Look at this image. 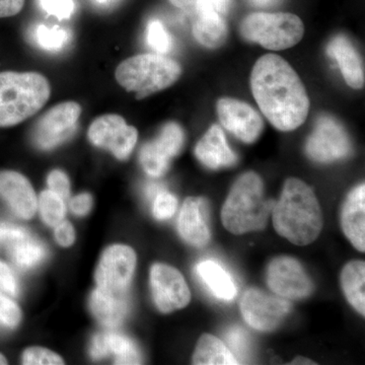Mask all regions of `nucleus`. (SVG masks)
Masks as SVG:
<instances>
[{
  "label": "nucleus",
  "instance_id": "1",
  "mask_svg": "<svg viewBox=\"0 0 365 365\" xmlns=\"http://www.w3.org/2000/svg\"><path fill=\"white\" fill-rule=\"evenodd\" d=\"M255 100L264 116L280 131H292L306 121L309 98L299 76L282 57L262 56L251 74Z\"/></svg>",
  "mask_w": 365,
  "mask_h": 365
},
{
  "label": "nucleus",
  "instance_id": "2",
  "mask_svg": "<svg viewBox=\"0 0 365 365\" xmlns=\"http://www.w3.org/2000/svg\"><path fill=\"white\" fill-rule=\"evenodd\" d=\"M273 225L281 237L297 246H307L318 239L323 217L313 189L297 178H289L272 208Z\"/></svg>",
  "mask_w": 365,
  "mask_h": 365
},
{
  "label": "nucleus",
  "instance_id": "3",
  "mask_svg": "<svg viewBox=\"0 0 365 365\" xmlns=\"http://www.w3.org/2000/svg\"><path fill=\"white\" fill-rule=\"evenodd\" d=\"M274 203L265 198L263 182L259 175L245 173L235 181L223 204V227L237 235L264 230Z\"/></svg>",
  "mask_w": 365,
  "mask_h": 365
},
{
  "label": "nucleus",
  "instance_id": "4",
  "mask_svg": "<svg viewBox=\"0 0 365 365\" xmlns=\"http://www.w3.org/2000/svg\"><path fill=\"white\" fill-rule=\"evenodd\" d=\"M49 81L38 72H0V128L16 126L44 107Z\"/></svg>",
  "mask_w": 365,
  "mask_h": 365
},
{
  "label": "nucleus",
  "instance_id": "5",
  "mask_svg": "<svg viewBox=\"0 0 365 365\" xmlns=\"http://www.w3.org/2000/svg\"><path fill=\"white\" fill-rule=\"evenodd\" d=\"M182 67L162 54H139L118 66L115 78L125 90L143 98L170 88L180 78Z\"/></svg>",
  "mask_w": 365,
  "mask_h": 365
},
{
  "label": "nucleus",
  "instance_id": "6",
  "mask_svg": "<svg viewBox=\"0 0 365 365\" xmlns=\"http://www.w3.org/2000/svg\"><path fill=\"white\" fill-rule=\"evenodd\" d=\"M241 33L250 42L278 51L297 45L304 37V26L295 14L255 13L242 21Z\"/></svg>",
  "mask_w": 365,
  "mask_h": 365
},
{
  "label": "nucleus",
  "instance_id": "7",
  "mask_svg": "<svg viewBox=\"0 0 365 365\" xmlns=\"http://www.w3.org/2000/svg\"><path fill=\"white\" fill-rule=\"evenodd\" d=\"M81 114V105L76 102L54 106L36 122L32 131L34 143L42 150H54L76 133Z\"/></svg>",
  "mask_w": 365,
  "mask_h": 365
},
{
  "label": "nucleus",
  "instance_id": "8",
  "mask_svg": "<svg viewBox=\"0 0 365 365\" xmlns=\"http://www.w3.org/2000/svg\"><path fill=\"white\" fill-rule=\"evenodd\" d=\"M292 304L278 295L268 294L257 288L247 290L241 300V312L245 321L261 332H270L283 323Z\"/></svg>",
  "mask_w": 365,
  "mask_h": 365
},
{
  "label": "nucleus",
  "instance_id": "9",
  "mask_svg": "<svg viewBox=\"0 0 365 365\" xmlns=\"http://www.w3.org/2000/svg\"><path fill=\"white\" fill-rule=\"evenodd\" d=\"M93 145L111 151L118 160H127L135 148L138 132L116 114L103 115L93 120L88 131Z\"/></svg>",
  "mask_w": 365,
  "mask_h": 365
},
{
  "label": "nucleus",
  "instance_id": "10",
  "mask_svg": "<svg viewBox=\"0 0 365 365\" xmlns=\"http://www.w3.org/2000/svg\"><path fill=\"white\" fill-rule=\"evenodd\" d=\"M136 267L134 250L124 245L109 247L101 257L96 282L98 288L112 294L128 292Z\"/></svg>",
  "mask_w": 365,
  "mask_h": 365
},
{
  "label": "nucleus",
  "instance_id": "11",
  "mask_svg": "<svg viewBox=\"0 0 365 365\" xmlns=\"http://www.w3.org/2000/svg\"><path fill=\"white\" fill-rule=\"evenodd\" d=\"M351 150V141L344 127L333 117H319L307 141L309 158L314 162L331 163L348 157Z\"/></svg>",
  "mask_w": 365,
  "mask_h": 365
},
{
  "label": "nucleus",
  "instance_id": "12",
  "mask_svg": "<svg viewBox=\"0 0 365 365\" xmlns=\"http://www.w3.org/2000/svg\"><path fill=\"white\" fill-rule=\"evenodd\" d=\"M271 290L285 299H307L313 294L314 284L299 261L292 257L274 259L267 270Z\"/></svg>",
  "mask_w": 365,
  "mask_h": 365
},
{
  "label": "nucleus",
  "instance_id": "13",
  "mask_svg": "<svg viewBox=\"0 0 365 365\" xmlns=\"http://www.w3.org/2000/svg\"><path fill=\"white\" fill-rule=\"evenodd\" d=\"M150 287L158 311L172 313L184 309L191 300V292L176 268L165 264H155L150 269Z\"/></svg>",
  "mask_w": 365,
  "mask_h": 365
},
{
  "label": "nucleus",
  "instance_id": "14",
  "mask_svg": "<svg viewBox=\"0 0 365 365\" xmlns=\"http://www.w3.org/2000/svg\"><path fill=\"white\" fill-rule=\"evenodd\" d=\"M184 138L181 126L170 122L163 127L160 135L155 140L144 144L139 158L146 174L153 178L165 175L172 158L181 151Z\"/></svg>",
  "mask_w": 365,
  "mask_h": 365
},
{
  "label": "nucleus",
  "instance_id": "15",
  "mask_svg": "<svg viewBox=\"0 0 365 365\" xmlns=\"http://www.w3.org/2000/svg\"><path fill=\"white\" fill-rule=\"evenodd\" d=\"M217 114L222 126L244 143H255L263 131L260 115L242 101L220 98L217 102Z\"/></svg>",
  "mask_w": 365,
  "mask_h": 365
},
{
  "label": "nucleus",
  "instance_id": "16",
  "mask_svg": "<svg viewBox=\"0 0 365 365\" xmlns=\"http://www.w3.org/2000/svg\"><path fill=\"white\" fill-rule=\"evenodd\" d=\"M0 198L23 220L32 218L38 208V199L30 181L14 170L0 172Z\"/></svg>",
  "mask_w": 365,
  "mask_h": 365
},
{
  "label": "nucleus",
  "instance_id": "17",
  "mask_svg": "<svg viewBox=\"0 0 365 365\" xmlns=\"http://www.w3.org/2000/svg\"><path fill=\"white\" fill-rule=\"evenodd\" d=\"M178 230L185 242L196 248H203L210 241L207 202L199 197H189L182 204L178 220Z\"/></svg>",
  "mask_w": 365,
  "mask_h": 365
},
{
  "label": "nucleus",
  "instance_id": "18",
  "mask_svg": "<svg viewBox=\"0 0 365 365\" xmlns=\"http://www.w3.org/2000/svg\"><path fill=\"white\" fill-rule=\"evenodd\" d=\"M91 355L95 360L114 356L116 364H143L140 351L135 343L122 334L113 332L97 334L91 341Z\"/></svg>",
  "mask_w": 365,
  "mask_h": 365
},
{
  "label": "nucleus",
  "instance_id": "19",
  "mask_svg": "<svg viewBox=\"0 0 365 365\" xmlns=\"http://www.w3.org/2000/svg\"><path fill=\"white\" fill-rule=\"evenodd\" d=\"M327 54L337 62L343 78L350 88H364L365 76L364 62L359 53L345 36H336L327 47Z\"/></svg>",
  "mask_w": 365,
  "mask_h": 365
},
{
  "label": "nucleus",
  "instance_id": "20",
  "mask_svg": "<svg viewBox=\"0 0 365 365\" xmlns=\"http://www.w3.org/2000/svg\"><path fill=\"white\" fill-rule=\"evenodd\" d=\"M196 158L206 168L212 170L232 167L237 162V155L230 150L225 133L218 125H213L199 140Z\"/></svg>",
  "mask_w": 365,
  "mask_h": 365
},
{
  "label": "nucleus",
  "instance_id": "21",
  "mask_svg": "<svg viewBox=\"0 0 365 365\" xmlns=\"http://www.w3.org/2000/svg\"><path fill=\"white\" fill-rule=\"evenodd\" d=\"M341 225L350 242L359 252L365 251V185L360 184L348 194L343 205Z\"/></svg>",
  "mask_w": 365,
  "mask_h": 365
},
{
  "label": "nucleus",
  "instance_id": "22",
  "mask_svg": "<svg viewBox=\"0 0 365 365\" xmlns=\"http://www.w3.org/2000/svg\"><path fill=\"white\" fill-rule=\"evenodd\" d=\"M91 309L96 319L107 328L121 325L130 311V297L126 294H112L96 288L91 297Z\"/></svg>",
  "mask_w": 365,
  "mask_h": 365
},
{
  "label": "nucleus",
  "instance_id": "23",
  "mask_svg": "<svg viewBox=\"0 0 365 365\" xmlns=\"http://www.w3.org/2000/svg\"><path fill=\"white\" fill-rule=\"evenodd\" d=\"M197 274L217 299L230 302L237 297V289L234 279L217 262L213 260L200 262L197 265Z\"/></svg>",
  "mask_w": 365,
  "mask_h": 365
},
{
  "label": "nucleus",
  "instance_id": "24",
  "mask_svg": "<svg viewBox=\"0 0 365 365\" xmlns=\"http://www.w3.org/2000/svg\"><path fill=\"white\" fill-rule=\"evenodd\" d=\"M193 364L196 365H230L239 364V360L230 351V348L210 334H203L197 343L193 355Z\"/></svg>",
  "mask_w": 365,
  "mask_h": 365
},
{
  "label": "nucleus",
  "instance_id": "25",
  "mask_svg": "<svg viewBox=\"0 0 365 365\" xmlns=\"http://www.w3.org/2000/svg\"><path fill=\"white\" fill-rule=\"evenodd\" d=\"M341 284L346 299L360 314H365V264L349 262L341 273Z\"/></svg>",
  "mask_w": 365,
  "mask_h": 365
},
{
  "label": "nucleus",
  "instance_id": "26",
  "mask_svg": "<svg viewBox=\"0 0 365 365\" xmlns=\"http://www.w3.org/2000/svg\"><path fill=\"white\" fill-rule=\"evenodd\" d=\"M193 34L201 45L216 49L225 44L227 38V26L222 14L209 11L193 21Z\"/></svg>",
  "mask_w": 365,
  "mask_h": 365
},
{
  "label": "nucleus",
  "instance_id": "27",
  "mask_svg": "<svg viewBox=\"0 0 365 365\" xmlns=\"http://www.w3.org/2000/svg\"><path fill=\"white\" fill-rule=\"evenodd\" d=\"M9 253L16 266L21 269H30L39 265L44 260L47 251L42 242L30 237L9 246Z\"/></svg>",
  "mask_w": 365,
  "mask_h": 365
},
{
  "label": "nucleus",
  "instance_id": "28",
  "mask_svg": "<svg viewBox=\"0 0 365 365\" xmlns=\"http://www.w3.org/2000/svg\"><path fill=\"white\" fill-rule=\"evenodd\" d=\"M38 208L43 222L49 227H55L61 222L66 213L64 199L51 190H46L41 193L38 199Z\"/></svg>",
  "mask_w": 365,
  "mask_h": 365
},
{
  "label": "nucleus",
  "instance_id": "29",
  "mask_svg": "<svg viewBox=\"0 0 365 365\" xmlns=\"http://www.w3.org/2000/svg\"><path fill=\"white\" fill-rule=\"evenodd\" d=\"M71 33L59 26L50 29L44 25L38 26L36 31V40L38 45L48 51H58L68 43Z\"/></svg>",
  "mask_w": 365,
  "mask_h": 365
},
{
  "label": "nucleus",
  "instance_id": "30",
  "mask_svg": "<svg viewBox=\"0 0 365 365\" xmlns=\"http://www.w3.org/2000/svg\"><path fill=\"white\" fill-rule=\"evenodd\" d=\"M146 37H148V45L158 54H165L172 49V37L160 21H151L148 24Z\"/></svg>",
  "mask_w": 365,
  "mask_h": 365
},
{
  "label": "nucleus",
  "instance_id": "31",
  "mask_svg": "<svg viewBox=\"0 0 365 365\" xmlns=\"http://www.w3.org/2000/svg\"><path fill=\"white\" fill-rule=\"evenodd\" d=\"M178 199L170 192L160 190L153 199V212L158 220H167L176 213Z\"/></svg>",
  "mask_w": 365,
  "mask_h": 365
},
{
  "label": "nucleus",
  "instance_id": "32",
  "mask_svg": "<svg viewBox=\"0 0 365 365\" xmlns=\"http://www.w3.org/2000/svg\"><path fill=\"white\" fill-rule=\"evenodd\" d=\"M23 364L26 365L64 364L63 359L56 353L42 347H31L24 352Z\"/></svg>",
  "mask_w": 365,
  "mask_h": 365
},
{
  "label": "nucleus",
  "instance_id": "33",
  "mask_svg": "<svg viewBox=\"0 0 365 365\" xmlns=\"http://www.w3.org/2000/svg\"><path fill=\"white\" fill-rule=\"evenodd\" d=\"M21 309L18 304L0 292V324L7 328H16L20 324Z\"/></svg>",
  "mask_w": 365,
  "mask_h": 365
},
{
  "label": "nucleus",
  "instance_id": "34",
  "mask_svg": "<svg viewBox=\"0 0 365 365\" xmlns=\"http://www.w3.org/2000/svg\"><path fill=\"white\" fill-rule=\"evenodd\" d=\"M39 4L46 13L59 20L71 18L76 9L73 0H39Z\"/></svg>",
  "mask_w": 365,
  "mask_h": 365
},
{
  "label": "nucleus",
  "instance_id": "35",
  "mask_svg": "<svg viewBox=\"0 0 365 365\" xmlns=\"http://www.w3.org/2000/svg\"><path fill=\"white\" fill-rule=\"evenodd\" d=\"M30 237L31 235L25 228L13 223L0 222V246L9 248L11 245Z\"/></svg>",
  "mask_w": 365,
  "mask_h": 365
},
{
  "label": "nucleus",
  "instance_id": "36",
  "mask_svg": "<svg viewBox=\"0 0 365 365\" xmlns=\"http://www.w3.org/2000/svg\"><path fill=\"white\" fill-rule=\"evenodd\" d=\"M170 2L173 6L181 9L185 13L189 14L193 21L210 11H215L207 0H170Z\"/></svg>",
  "mask_w": 365,
  "mask_h": 365
},
{
  "label": "nucleus",
  "instance_id": "37",
  "mask_svg": "<svg viewBox=\"0 0 365 365\" xmlns=\"http://www.w3.org/2000/svg\"><path fill=\"white\" fill-rule=\"evenodd\" d=\"M47 182L49 190L63 198L64 200L71 195V182H69L66 173L62 170H52L48 176Z\"/></svg>",
  "mask_w": 365,
  "mask_h": 365
},
{
  "label": "nucleus",
  "instance_id": "38",
  "mask_svg": "<svg viewBox=\"0 0 365 365\" xmlns=\"http://www.w3.org/2000/svg\"><path fill=\"white\" fill-rule=\"evenodd\" d=\"M227 341L232 353H237L244 357L248 351L249 340L247 333L240 327H232L227 333Z\"/></svg>",
  "mask_w": 365,
  "mask_h": 365
},
{
  "label": "nucleus",
  "instance_id": "39",
  "mask_svg": "<svg viewBox=\"0 0 365 365\" xmlns=\"http://www.w3.org/2000/svg\"><path fill=\"white\" fill-rule=\"evenodd\" d=\"M0 292L11 297H16L20 294V285L16 275L2 261H0Z\"/></svg>",
  "mask_w": 365,
  "mask_h": 365
},
{
  "label": "nucleus",
  "instance_id": "40",
  "mask_svg": "<svg viewBox=\"0 0 365 365\" xmlns=\"http://www.w3.org/2000/svg\"><path fill=\"white\" fill-rule=\"evenodd\" d=\"M55 239L61 247H71L76 241V232L69 222L62 220L58 225H55Z\"/></svg>",
  "mask_w": 365,
  "mask_h": 365
},
{
  "label": "nucleus",
  "instance_id": "41",
  "mask_svg": "<svg viewBox=\"0 0 365 365\" xmlns=\"http://www.w3.org/2000/svg\"><path fill=\"white\" fill-rule=\"evenodd\" d=\"M93 205V198L88 193H81L71 199L69 206L73 215L85 216L90 212Z\"/></svg>",
  "mask_w": 365,
  "mask_h": 365
},
{
  "label": "nucleus",
  "instance_id": "42",
  "mask_svg": "<svg viewBox=\"0 0 365 365\" xmlns=\"http://www.w3.org/2000/svg\"><path fill=\"white\" fill-rule=\"evenodd\" d=\"M25 0H0V19L11 18L20 14Z\"/></svg>",
  "mask_w": 365,
  "mask_h": 365
},
{
  "label": "nucleus",
  "instance_id": "43",
  "mask_svg": "<svg viewBox=\"0 0 365 365\" xmlns=\"http://www.w3.org/2000/svg\"><path fill=\"white\" fill-rule=\"evenodd\" d=\"M207 1L218 14L223 16V14H227L228 9H230L232 0H207Z\"/></svg>",
  "mask_w": 365,
  "mask_h": 365
},
{
  "label": "nucleus",
  "instance_id": "44",
  "mask_svg": "<svg viewBox=\"0 0 365 365\" xmlns=\"http://www.w3.org/2000/svg\"><path fill=\"white\" fill-rule=\"evenodd\" d=\"M251 4L257 7H271L279 4L281 0H249Z\"/></svg>",
  "mask_w": 365,
  "mask_h": 365
},
{
  "label": "nucleus",
  "instance_id": "45",
  "mask_svg": "<svg viewBox=\"0 0 365 365\" xmlns=\"http://www.w3.org/2000/svg\"><path fill=\"white\" fill-rule=\"evenodd\" d=\"M163 190L162 187L160 185L151 184L148 185L145 189L146 197H148L150 200H153L155 198V196L157 195L158 192Z\"/></svg>",
  "mask_w": 365,
  "mask_h": 365
},
{
  "label": "nucleus",
  "instance_id": "46",
  "mask_svg": "<svg viewBox=\"0 0 365 365\" xmlns=\"http://www.w3.org/2000/svg\"><path fill=\"white\" fill-rule=\"evenodd\" d=\"M292 364H316L314 361H312V360L304 359V357H297L294 360V362H292Z\"/></svg>",
  "mask_w": 365,
  "mask_h": 365
},
{
  "label": "nucleus",
  "instance_id": "47",
  "mask_svg": "<svg viewBox=\"0 0 365 365\" xmlns=\"http://www.w3.org/2000/svg\"><path fill=\"white\" fill-rule=\"evenodd\" d=\"M7 360L6 357L4 356V355L0 354V364H6Z\"/></svg>",
  "mask_w": 365,
  "mask_h": 365
},
{
  "label": "nucleus",
  "instance_id": "48",
  "mask_svg": "<svg viewBox=\"0 0 365 365\" xmlns=\"http://www.w3.org/2000/svg\"><path fill=\"white\" fill-rule=\"evenodd\" d=\"M98 2H106L108 1V0H97Z\"/></svg>",
  "mask_w": 365,
  "mask_h": 365
}]
</instances>
